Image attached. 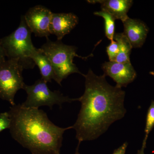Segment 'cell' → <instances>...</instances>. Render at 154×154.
Instances as JSON below:
<instances>
[{
    "label": "cell",
    "instance_id": "1",
    "mask_svg": "<svg viewBox=\"0 0 154 154\" xmlns=\"http://www.w3.org/2000/svg\"><path fill=\"white\" fill-rule=\"evenodd\" d=\"M85 91L79 97L81 108L72 129L79 143L97 139L112 123L123 118L125 93L110 85L105 75L98 76L90 69L85 75Z\"/></svg>",
    "mask_w": 154,
    "mask_h": 154
},
{
    "label": "cell",
    "instance_id": "2",
    "mask_svg": "<svg viewBox=\"0 0 154 154\" xmlns=\"http://www.w3.org/2000/svg\"><path fill=\"white\" fill-rule=\"evenodd\" d=\"M8 113L12 137L31 154H60L64 133L72 126H57L43 110L21 104L12 106Z\"/></svg>",
    "mask_w": 154,
    "mask_h": 154
},
{
    "label": "cell",
    "instance_id": "3",
    "mask_svg": "<svg viewBox=\"0 0 154 154\" xmlns=\"http://www.w3.org/2000/svg\"><path fill=\"white\" fill-rule=\"evenodd\" d=\"M46 43L42 46L40 49L44 54L51 63L55 73L54 81L61 85L63 80L70 75L79 73L85 76L73 63V59L78 57L86 59L88 57L80 56L76 53L77 48L66 45L61 41L53 42L46 38Z\"/></svg>",
    "mask_w": 154,
    "mask_h": 154
},
{
    "label": "cell",
    "instance_id": "4",
    "mask_svg": "<svg viewBox=\"0 0 154 154\" xmlns=\"http://www.w3.org/2000/svg\"><path fill=\"white\" fill-rule=\"evenodd\" d=\"M31 33L24 16H22L19 27L1 39L7 57L8 59L18 60L24 69H33L36 65L30 58L36 48L32 43Z\"/></svg>",
    "mask_w": 154,
    "mask_h": 154
},
{
    "label": "cell",
    "instance_id": "5",
    "mask_svg": "<svg viewBox=\"0 0 154 154\" xmlns=\"http://www.w3.org/2000/svg\"><path fill=\"white\" fill-rule=\"evenodd\" d=\"M47 82L43 79H38L32 85L25 84L23 90L27 94V99L21 105L28 108H36L43 106H47L52 109L53 106L57 105L61 107L65 102L71 103L79 101V98L71 99L64 96L59 91H51L50 90Z\"/></svg>",
    "mask_w": 154,
    "mask_h": 154
},
{
    "label": "cell",
    "instance_id": "6",
    "mask_svg": "<svg viewBox=\"0 0 154 154\" xmlns=\"http://www.w3.org/2000/svg\"><path fill=\"white\" fill-rule=\"evenodd\" d=\"M24 68L17 59H8L0 64V99L16 105L14 98L17 91L23 89L22 72Z\"/></svg>",
    "mask_w": 154,
    "mask_h": 154
},
{
    "label": "cell",
    "instance_id": "7",
    "mask_svg": "<svg viewBox=\"0 0 154 154\" xmlns=\"http://www.w3.org/2000/svg\"><path fill=\"white\" fill-rule=\"evenodd\" d=\"M53 13L44 6L37 5L29 9L24 16L25 22L36 36L48 38Z\"/></svg>",
    "mask_w": 154,
    "mask_h": 154
},
{
    "label": "cell",
    "instance_id": "8",
    "mask_svg": "<svg viewBox=\"0 0 154 154\" xmlns=\"http://www.w3.org/2000/svg\"><path fill=\"white\" fill-rule=\"evenodd\" d=\"M102 68L105 76L112 78L118 88L127 87L136 78V72L131 62H105L102 64Z\"/></svg>",
    "mask_w": 154,
    "mask_h": 154
},
{
    "label": "cell",
    "instance_id": "9",
    "mask_svg": "<svg viewBox=\"0 0 154 154\" xmlns=\"http://www.w3.org/2000/svg\"><path fill=\"white\" fill-rule=\"evenodd\" d=\"M79 23V18L73 13H53L50 25L51 34L55 35L57 40L61 41Z\"/></svg>",
    "mask_w": 154,
    "mask_h": 154
},
{
    "label": "cell",
    "instance_id": "10",
    "mask_svg": "<svg viewBox=\"0 0 154 154\" xmlns=\"http://www.w3.org/2000/svg\"><path fill=\"white\" fill-rule=\"evenodd\" d=\"M125 34L132 48H139L143 46L148 33L149 29L145 23L139 19L128 18L122 22Z\"/></svg>",
    "mask_w": 154,
    "mask_h": 154
},
{
    "label": "cell",
    "instance_id": "11",
    "mask_svg": "<svg viewBox=\"0 0 154 154\" xmlns=\"http://www.w3.org/2000/svg\"><path fill=\"white\" fill-rule=\"evenodd\" d=\"M91 4L99 3L102 11L110 14L115 19L124 22L129 17L127 14L133 4L132 0H91L88 1Z\"/></svg>",
    "mask_w": 154,
    "mask_h": 154
},
{
    "label": "cell",
    "instance_id": "12",
    "mask_svg": "<svg viewBox=\"0 0 154 154\" xmlns=\"http://www.w3.org/2000/svg\"><path fill=\"white\" fill-rule=\"evenodd\" d=\"M30 58L38 67L42 79L46 82H51L55 80V73L51 63L40 48H35L31 53Z\"/></svg>",
    "mask_w": 154,
    "mask_h": 154
},
{
    "label": "cell",
    "instance_id": "13",
    "mask_svg": "<svg viewBox=\"0 0 154 154\" xmlns=\"http://www.w3.org/2000/svg\"><path fill=\"white\" fill-rule=\"evenodd\" d=\"M113 40L118 43L119 53L114 62L119 63L131 62L130 56L133 48L126 36L123 33H115Z\"/></svg>",
    "mask_w": 154,
    "mask_h": 154
},
{
    "label": "cell",
    "instance_id": "14",
    "mask_svg": "<svg viewBox=\"0 0 154 154\" xmlns=\"http://www.w3.org/2000/svg\"><path fill=\"white\" fill-rule=\"evenodd\" d=\"M94 14L96 16L102 17L104 19L105 36L110 41L113 40L115 35V18L109 13L102 10L95 12Z\"/></svg>",
    "mask_w": 154,
    "mask_h": 154
},
{
    "label": "cell",
    "instance_id": "15",
    "mask_svg": "<svg viewBox=\"0 0 154 154\" xmlns=\"http://www.w3.org/2000/svg\"><path fill=\"white\" fill-rule=\"evenodd\" d=\"M154 127V100L152 101L147 113L145 128V137L144 138L142 146L146 148L147 140L149 135Z\"/></svg>",
    "mask_w": 154,
    "mask_h": 154
},
{
    "label": "cell",
    "instance_id": "16",
    "mask_svg": "<svg viewBox=\"0 0 154 154\" xmlns=\"http://www.w3.org/2000/svg\"><path fill=\"white\" fill-rule=\"evenodd\" d=\"M106 51L110 61H115L116 57L119 53V49L117 42L114 40L111 41L110 45L106 48Z\"/></svg>",
    "mask_w": 154,
    "mask_h": 154
},
{
    "label": "cell",
    "instance_id": "17",
    "mask_svg": "<svg viewBox=\"0 0 154 154\" xmlns=\"http://www.w3.org/2000/svg\"><path fill=\"white\" fill-rule=\"evenodd\" d=\"M11 119L8 112L0 114V132L6 129L10 128Z\"/></svg>",
    "mask_w": 154,
    "mask_h": 154
},
{
    "label": "cell",
    "instance_id": "18",
    "mask_svg": "<svg viewBox=\"0 0 154 154\" xmlns=\"http://www.w3.org/2000/svg\"><path fill=\"white\" fill-rule=\"evenodd\" d=\"M6 57L7 56L2 43V40L0 39V64L5 61Z\"/></svg>",
    "mask_w": 154,
    "mask_h": 154
},
{
    "label": "cell",
    "instance_id": "19",
    "mask_svg": "<svg viewBox=\"0 0 154 154\" xmlns=\"http://www.w3.org/2000/svg\"><path fill=\"white\" fill-rule=\"evenodd\" d=\"M127 142H125L118 149L114 151L113 154H125L126 149L128 146Z\"/></svg>",
    "mask_w": 154,
    "mask_h": 154
},
{
    "label": "cell",
    "instance_id": "20",
    "mask_svg": "<svg viewBox=\"0 0 154 154\" xmlns=\"http://www.w3.org/2000/svg\"><path fill=\"white\" fill-rule=\"evenodd\" d=\"M145 147L142 146L141 148L138 151L137 154H145L144 150Z\"/></svg>",
    "mask_w": 154,
    "mask_h": 154
},
{
    "label": "cell",
    "instance_id": "21",
    "mask_svg": "<svg viewBox=\"0 0 154 154\" xmlns=\"http://www.w3.org/2000/svg\"><path fill=\"white\" fill-rule=\"evenodd\" d=\"M149 74L151 75H152L154 77V72H153V71L150 72H149Z\"/></svg>",
    "mask_w": 154,
    "mask_h": 154
},
{
    "label": "cell",
    "instance_id": "22",
    "mask_svg": "<svg viewBox=\"0 0 154 154\" xmlns=\"http://www.w3.org/2000/svg\"><path fill=\"white\" fill-rule=\"evenodd\" d=\"M75 154H79V152H78V149H77V151L76 152V153H75Z\"/></svg>",
    "mask_w": 154,
    "mask_h": 154
}]
</instances>
